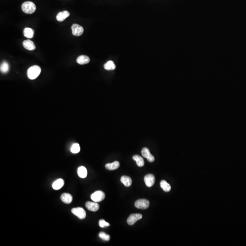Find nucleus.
I'll use <instances>...</instances> for the list:
<instances>
[{"label": "nucleus", "mask_w": 246, "mask_h": 246, "mask_svg": "<svg viewBox=\"0 0 246 246\" xmlns=\"http://www.w3.org/2000/svg\"><path fill=\"white\" fill-rule=\"evenodd\" d=\"M64 184V181L62 179H58L53 182L52 186L55 190H58L63 186Z\"/></svg>", "instance_id": "15"}, {"label": "nucleus", "mask_w": 246, "mask_h": 246, "mask_svg": "<svg viewBox=\"0 0 246 246\" xmlns=\"http://www.w3.org/2000/svg\"><path fill=\"white\" fill-rule=\"evenodd\" d=\"M9 65L6 61H3L0 66L1 72L3 73H6L9 72L10 69Z\"/></svg>", "instance_id": "20"}, {"label": "nucleus", "mask_w": 246, "mask_h": 246, "mask_svg": "<svg viewBox=\"0 0 246 246\" xmlns=\"http://www.w3.org/2000/svg\"><path fill=\"white\" fill-rule=\"evenodd\" d=\"M77 63L80 65L87 64L90 62V58L86 55H81L77 58L76 60Z\"/></svg>", "instance_id": "13"}, {"label": "nucleus", "mask_w": 246, "mask_h": 246, "mask_svg": "<svg viewBox=\"0 0 246 246\" xmlns=\"http://www.w3.org/2000/svg\"><path fill=\"white\" fill-rule=\"evenodd\" d=\"M41 72V68L37 65H34L29 68L27 71V75L30 80L36 79L40 75Z\"/></svg>", "instance_id": "1"}, {"label": "nucleus", "mask_w": 246, "mask_h": 246, "mask_svg": "<svg viewBox=\"0 0 246 246\" xmlns=\"http://www.w3.org/2000/svg\"><path fill=\"white\" fill-rule=\"evenodd\" d=\"M142 218V215L141 214H132L130 215L127 219V222L129 225H133L137 221L139 220Z\"/></svg>", "instance_id": "6"}, {"label": "nucleus", "mask_w": 246, "mask_h": 246, "mask_svg": "<svg viewBox=\"0 0 246 246\" xmlns=\"http://www.w3.org/2000/svg\"><path fill=\"white\" fill-rule=\"evenodd\" d=\"M23 33L25 37L28 38H32L33 37L34 31L31 28H26L24 29Z\"/></svg>", "instance_id": "19"}, {"label": "nucleus", "mask_w": 246, "mask_h": 246, "mask_svg": "<svg viewBox=\"0 0 246 246\" xmlns=\"http://www.w3.org/2000/svg\"><path fill=\"white\" fill-rule=\"evenodd\" d=\"M104 68L107 70H113L115 69L116 66L113 61H109L105 64Z\"/></svg>", "instance_id": "23"}, {"label": "nucleus", "mask_w": 246, "mask_h": 246, "mask_svg": "<svg viewBox=\"0 0 246 246\" xmlns=\"http://www.w3.org/2000/svg\"><path fill=\"white\" fill-rule=\"evenodd\" d=\"M69 16H70V14L68 11H63L59 12L57 14L56 19L59 22H62V21H63L65 19H66L67 17H68Z\"/></svg>", "instance_id": "12"}, {"label": "nucleus", "mask_w": 246, "mask_h": 246, "mask_svg": "<svg viewBox=\"0 0 246 246\" xmlns=\"http://www.w3.org/2000/svg\"><path fill=\"white\" fill-rule=\"evenodd\" d=\"M121 182L126 187H129L132 185V181L129 176H123L120 179Z\"/></svg>", "instance_id": "17"}, {"label": "nucleus", "mask_w": 246, "mask_h": 246, "mask_svg": "<svg viewBox=\"0 0 246 246\" xmlns=\"http://www.w3.org/2000/svg\"><path fill=\"white\" fill-rule=\"evenodd\" d=\"M120 166L119 162L118 161H114L113 163H108L105 165V168L108 170L113 171V170H116Z\"/></svg>", "instance_id": "16"}, {"label": "nucleus", "mask_w": 246, "mask_h": 246, "mask_svg": "<svg viewBox=\"0 0 246 246\" xmlns=\"http://www.w3.org/2000/svg\"><path fill=\"white\" fill-rule=\"evenodd\" d=\"M71 212L80 219H83L86 217V213L82 208H73L72 209Z\"/></svg>", "instance_id": "4"}, {"label": "nucleus", "mask_w": 246, "mask_h": 246, "mask_svg": "<svg viewBox=\"0 0 246 246\" xmlns=\"http://www.w3.org/2000/svg\"><path fill=\"white\" fill-rule=\"evenodd\" d=\"M77 174L79 177L81 178H85L87 176V170L85 167L82 166L78 167L77 170Z\"/></svg>", "instance_id": "18"}, {"label": "nucleus", "mask_w": 246, "mask_h": 246, "mask_svg": "<svg viewBox=\"0 0 246 246\" xmlns=\"http://www.w3.org/2000/svg\"><path fill=\"white\" fill-rule=\"evenodd\" d=\"M161 188L166 192H169L171 191V186L165 180H162L160 183Z\"/></svg>", "instance_id": "22"}, {"label": "nucleus", "mask_w": 246, "mask_h": 246, "mask_svg": "<svg viewBox=\"0 0 246 246\" xmlns=\"http://www.w3.org/2000/svg\"><path fill=\"white\" fill-rule=\"evenodd\" d=\"M133 159L137 162V165L139 167H142L144 166V161L143 158L138 155H135L133 156Z\"/></svg>", "instance_id": "21"}, {"label": "nucleus", "mask_w": 246, "mask_h": 246, "mask_svg": "<svg viewBox=\"0 0 246 246\" xmlns=\"http://www.w3.org/2000/svg\"><path fill=\"white\" fill-rule=\"evenodd\" d=\"M99 225L101 228H104L105 227H109L110 226V224L106 222L105 220L101 219L99 221Z\"/></svg>", "instance_id": "26"}, {"label": "nucleus", "mask_w": 246, "mask_h": 246, "mask_svg": "<svg viewBox=\"0 0 246 246\" xmlns=\"http://www.w3.org/2000/svg\"><path fill=\"white\" fill-rule=\"evenodd\" d=\"M99 237L102 240L106 241H109L110 240V238L109 235L106 234L104 232H100L99 233Z\"/></svg>", "instance_id": "25"}, {"label": "nucleus", "mask_w": 246, "mask_h": 246, "mask_svg": "<svg viewBox=\"0 0 246 246\" xmlns=\"http://www.w3.org/2000/svg\"><path fill=\"white\" fill-rule=\"evenodd\" d=\"M73 34L75 36H80L83 33V28L80 25L73 24L72 26Z\"/></svg>", "instance_id": "7"}, {"label": "nucleus", "mask_w": 246, "mask_h": 246, "mask_svg": "<svg viewBox=\"0 0 246 246\" xmlns=\"http://www.w3.org/2000/svg\"><path fill=\"white\" fill-rule=\"evenodd\" d=\"M134 205L140 209H146L150 205V203L147 200L139 199L135 201Z\"/></svg>", "instance_id": "5"}, {"label": "nucleus", "mask_w": 246, "mask_h": 246, "mask_svg": "<svg viewBox=\"0 0 246 246\" xmlns=\"http://www.w3.org/2000/svg\"><path fill=\"white\" fill-rule=\"evenodd\" d=\"M142 155L146 158L150 162H153L155 161V158L151 155L147 148H144L141 151Z\"/></svg>", "instance_id": "9"}, {"label": "nucleus", "mask_w": 246, "mask_h": 246, "mask_svg": "<svg viewBox=\"0 0 246 246\" xmlns=\"http://www.w3.org/2000/svg\"><path fill=\"white\" fill-rule=\"evenodd\" d=\"M61 199L63 203L68 204L72 203L73 197L69 193H64L61 195Z\"/></svg>", "instance_id": "14"}, {"label": "nucleus", "mask_w": 246, "mask_h": 246, "mask_svg": "<svg viewBox=\"0 0 246 246\" xmlns=\"http://www.w3.org/2000/svg\"><path fill=\"white\" fill-rule=\"evenodd\" d=\"M144 181L147 187H151L155 184V176L152 174H148V175H146L144 177Z\"/></svg>", "instance_id": "8"}, {"label": "nucleus", "mask_w": 246, "mask_h": 246, "mask_svg": "<svg viewBox=\"0 0 246 246\" xmlns=\"http://www.w3.org/2000/svg\"><path fill=\"white\" fill-rule=\"evenodd\" d=\"M85 206L87 209L92 212H97L100 208V205L96 202L87 201L86 203Z\"/></svg>", "instance_id": "10"}, {"label": "nucleus", "mask_w": 246, "mask_h": 246, "mask_svg": "<svg viewBox=\"0 0 246 246\" xmlns=\"http://www.w3.org/2000/svg\"><path fill=\"white\" fill-rule=\"evenodd\" d=\"M80 151V148L78 144H74L71 148V151L73 154L78 153Z\"/></svg>", "instance_id": "24"}, {"label": "nucleus", "mask_w": 246, "mask_h": 246, "mask_svg": "<svg viewBox=\"0 0 246 246\" xmlns=\"http://www.w3.org/2000/svg\"><path fill=\"white\" fill-rule=\"evenodd\" d=\"M105 194L104 192L101 191H97L93 193L91 196V198L93 201L96 203L102 201L105 199Z\"/></svg>", "instance_id": "3"}, {"label": "nucleus", "mask_w": 246, "mask_h": 246, "mask_svg": "<svg viewBox=\"0 0 246 246\" xmlns=\"http://www.w3.org/2000/svg\"><path fill=\"white\" fill-rule=\"evenodd\" d=\"M23 46L25 49L30 51H33L36 49V46L33 41L30 40H25L23 42Z\"/></svg>", "instance_id": "11"}, {"label": "nucleus", "mask_w": 246, "mask_h": 246, "mask_svg": "<svg viewBox=\"0 0 246 246\" xmlns=\"http://www.w3.org/2000/svg\"><path fill=\"white\" fill-rule=\"evenodd\" d=\"M21 9L25 14H31L36 11V6L32 1H26L22 4Z\"/></svg>", "instance_id": "2"}]
</instances>
